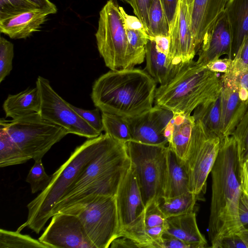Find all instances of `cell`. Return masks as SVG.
<instances>
[{
  "instance_id": "1",
  "label": "cell",
  "mask_w": 248,
  "mask_h": 248,
  "mask_svg": "<svg viewBox=\"0 0 248 248\" xmlns=\"http://www.w3.org/2000/svg\"><path fill=\"white\" fill-rule=\"evenodd\" d=\"M220 140L218 155L211 171L212 197L208 236L213 248H219L223 238L243 228L238 212L242 164L238 143L232 135Z\"/></svg>"
},
{
  "instance_id": "2",
  "label": "cell",
  "mask_w": 248,
  "mask_h": 248,
  "mask_svg": "<svg viewBox=\"0 0 248 248\" xmlns=\"http://www.w3.org/2000/svg\"><path fill=\"white\" fill-rule=\"evenodd\" d=\"M156 83L143 70H110L95 80L91 97L102 112L132 117L152 108Z\"/></svg>"
},
{
  "instance_id": "3",
  "label": "cell",
  "mask_w": 248,
  "mask_h": 248,
  "mask_svg": "<svg viewBox=\"0 0 248 248\" xmlns=\"http://www.w3.org/2000/svg\"><path fill=\"white\" fill-rule=\"evenodd\" d=\"M110 136L106 133L88 139L77 147L68 159L52 174L47 187L29 202L26 221L18 228L21 232L28 227L38 234L52 217L56 204L87 165L102 151Z\"/></svg>"
},
{
  "instance_id": "4",
  "label": "cell",
  "mask_w": 248,
  "mask_h": 248,
  "mask_svg": "<svg viewBox=\"0 0 248 248\" xmlns=\"http://www.w3.org/2000/svg\"><path fill=\"white\" fill-rule=\"evenodd\" d=\"M218 75L193 60L185 63L170 82L156 89L155 105L191 115L198 106L220 95L222 85Z\"/></svg>"
},
{
  "instance_id": "5",
  "label": "cell",
  "mask_w": 248,
  "mask_h": 248,
  "mask_svg": "<svg viewBox=\"0 0 248 248\" xmlns=\"http://www.w3.org/2000/svg\"><path fill=\"white\" fill-rule=\"evenodd\" d=\"M131 164L126 143L110 137L104 149L87 165L61 199L78 193L88 200L99 195L115 197Z\"/></svg>"
},
{
  "instance_id": "6",
  "label": "cell",
  "mask_w": 248,
  "mask_h": 248,
  "mask_svg": "<svg viewBox=\"0 0 248 248\" xmlns=\"http://www.w3.org/2000/svg\"><path fill=\"white\" fill-rule=\"evenodd\" d=\"M145 206L164 196L168 168V146L126 142Z\"/></svg>"
},
{
  "instance_id": "7",
  "label": "cell",
  "mask_w": 248,
  "mask_h": 248,
  "mask_svg": "<svg viewBox=\"0 0 248 248\" xmlns=\"http://www.w3.org/2000/svg\"><path fill=\"white\" fill-rule=\"evenodd\" d=\"M7 131L21 150L34 161L42 159L68 134L66 130L43 118L38 112L5 120Z\"/></svg>"
},
{
  "instance_id": "8",
  "label": "cell",
  "mask_w": 248,
  "mask_h": 248,
  "mask_svg": "<svg viewBox=\"0 0 248 248\" xmlns=\"http://www.w3.org/2000/svg\"><path fill=\"white\" fill-rule=\"evenodd\" d=\"M98 50L110 70L127 69V38L120 6L108 0L99 12L95 34Z\"/></svg>"
},
{
  "instance_id": "9",
  "label": "cell",
  "mask_w": 248,
  "mask_h": 248,
  "mask_svg": "<svg viewBox=\"0 0 248 248\" xmlns=\"http://www.w3.org/2000/svg\"><path fill=\"white\" fill-rule=\"evenodd\" d=\"M220 139L195 121L185 163L189 178V191L199 197L205 191L208 175L216 161Z\"/></svg>"
},
{
  "instance_id": "10",
  "label": "cell",
  "mask_w": 248,
  "mask_h": 248,
  "mask_svg": "<svg viewBox=\"0 0 248 248\" xmlns=\"http://www.w3.org/2000/svg\"><path fill=\"white\" fill-rule=\"evenodd\" d=\"M73 215L81 221L95 248H108L119 236L120 224L115 197L100 195Z\"/></svg>"
},
{
  "instance_id": "11",
  "label": "cell",
  "mask_w": 248,
  "mask_h": 248,
  "mask_svg": "<svg viewBox=\"0 0 248 248\" xmlns=\"http://www.w3.org/2000/svg\"><path fill=\"white\" fill-rule=\"evenodd\" d=\"M40 97L39 114L44 119L65 128L68 134L88 139L98 137L97 132L52 88L49 80L38 76L36 82Z\"/></svg>"
},
{
  "instance_id": "12",
  "label": "cell",
  "mask_w": 248,
  "mask_h": 248,
  "mask_svg": "<svg viewBox=\"0 0 248 248\" xmlns=\"http://www.w3.org/2000/svg\"><path fill=\"white\" fill-rule=\"evenodd\" d=\"M174 113L155 105L150 109L132 117H125L131 140L154 145L167 146Z\"/></svg>"
},
{
  "instance_id": "13",
  "label": "cell",
  "mask_w": 248,
  "mask_h": 248,
  "mask_svg": "<svg viewBox=\"0 0 248 248\" xmlns=\"http://www.w3.org/2000/svg\"><path fill=\"white\" fill-rule=\"evenodd\" d=\"M38 240L48 248H95L78 217L68 213L53 215Z\"/></svg>"
},
{
  "instance_id": "14",
  "label": "cell",
  "mask_w": 248,
  "mask_h": 248,
  "mask_svg": "<svg viewBox=\"0 0 248 248\" xmlns=\"http://www.w3.org/2000/svg\"><path fill=\"white\" fill-rule=\"evenodd\" d=\"M115 199L119 219L120 236L123 232L140 223L145 209L132 164L119 186Z\"/></svg>"
},
{
  "instance_id": "15",
  "label": "cell",
  "mask_w": 248,
  "mask_h": 248,
  "mask_svg": "<svg viewBox=\"0 0 248 248\" xmlns=\"http://www.w3.org/2000/svg\"><path fill=\"white\" fill-rule=\"evenodd\" d=\"M197 53L192 33L188 6L180 1L170 31V44L167 57L169 65L185 64L193 61Z\"/></svg>"
},
{
  "instance_id": "16",
  "label": "cell",
  "mask_w": 248,
  "mask_h": 248,
  "mask_svg": "<svg viewBox=\"0 0 248 248\" xmlns=\"http://www.w3.org/2000/svg\"><path fill=\"white\" fill-rule=\"evenodd\" d=\"M232 43L230 26L224 11L205 35L197 62L206 65L223 55L231 59Z\"/></svg>"
},
{
  "instance_id": "17",
  "label": "cell",
  "mask_w": 248,
  "mask_h": 248,
  "mask_svg": "<svg viewBox=\"0 0 248 248\" xmlns=\"http://www.w3.org/2000/svg\"><path fill=\"white\" fill-rule=\"evenodd\" d=\"M228 0H194L188 8L197 53L206 34L224 12Z\"/></svg>"
},
{
  "instance_id": "18",
  "label": "cell",
  "mask_w": 248,
  "mask_h": 248,
  "mask_svg": "<svg viewBox=\"0 0 248 248\" xmlns=\"http://www.w3.org/2000/svg\"><path fill=\"white\" fill-rule=\"evenodd\" d=\"M50 14L37 9L0 20V32L13 39H25L39 31Z\"/></svg>"
},
{
  "instance_id": "19",
  "label": "cell",
  "mask_w": 248,
  "mask_h": 248,
  "mask_svg": "<svg viewBox=\"0 0 248 248\" xmlns=\"http://www.w3.org/2000/svg\"><path fill=\"white\" fill-rule=\"evenodd\" d=\"M220 99V131L222 139L232 135L247 111L248 104L241 100L238 91L223 86Z\"/></svg>"
},
{
  "instance_id": "20",
  "label": "cell",
  "mask_w": 248,
  "mask_h": 248,
  "mask_svg": "<svg viewBox=\"0 0 248 248\" xmlns=\"http://www.w3.org/2000/svg\"><path fill=\"white\" fill-rule=\"evenodd\" d=\"M225 13L231 31V59H233L248 35V0H228Z\"/></svg>"
},
{
  "instance_id": "21",
  "label": "cell",
  "mask_w": 248,
  "mask_h": 248,
  "mask_svg": "<svg viewBox=\"0 0 248 248\" xmlns=\"http://www.w3.org/2000/svg\"><path fill=\"white\" fill-rule=\"evenodd\" d=\"M165 232L190 245L192 248H202L207 245L198 227L194 211L167 217Z\"/></svg>"
},
{
  "instance_id": "22",
  "label": "cell",
  "mask_w": 248,
  "mask_h": 248,
  "mask_svg": "<svg viewBox=\"0 0 248 248\" xmlns=\"http://www.w3.org/2000/svg\"><path fill=\"white\" fill-rule=\"evenodd\" d=\"M145 50L147 72L156 83L160 85L166 84L170 82L184 64L169 65L167 61V56L158 50L155 43L152 39L148 40Z\"/></svg>"
},
{
  "instance_id": "23",
  "label": "cell",
  "mask_w": 248,
  "mask_h": 248,
  "mask_svg": "<svg viewBox=\"0 0 248 248\" xmlns=\"http://www.w3.org/2000/svg\"><path fill=\"white\" fill-rule=\"evenodd\" d=\"M40 107V97L36 86L15 94H9L2 105L6 117L12 120L39 112Z\"/></svg>"
},
{
  "instance_id": "24",
  "label": "cell",
  "mask_w": 248,
  "mask_h": 248,
  "mask_svg": "<svg viewBox=\"0 0 248 248\" xmlns=\"http://www.w3.org/2000/svg\"><path fill=\"white\" fill-rule=\"evenodd\" d=\"M194 124L192 115L174 113L168 146L184 162Z\"/></svg>"
},
{
  "instance_id": "25",
  "label": "cell",
  "mask_w": 248,
  "mask_h": 248,
  "mask_svg": "<svg viewBox=\"0 0 248 248\" xmlns=\"http://www.w3.org/2000/svg\"><path fill=\"white\" fill-rule=\"evenodd\" d=\"M188 191H190L189 178L186 164L169 148L167 173L164 196L171 197Z\"/></svg>"
},
{
  "instance_id": "26",
  "label": "cell",
  "mask_w": 248,
  "mask_h": 248,
  "mask_svg": "<svg viewBox=\"0 0 248 248\" xmlns=\"http://www.w3.org/2000/svg\"><path fill=\"white\" fill-rule=\"evenodd\" d=\"M229 71L220 78L222 85L237 90L242 101L248 104V64L235 57Z\"/></svg>"
},
{
  "instance_id": "27",
  "label": "cell",
  "mask_w": 248,
  "mask_h": 248,
  "mask_svg": "<svg viewBox=\"0 0 248 248\" xmlns=\"http://www.w3.org/2000/svg\"><path fill=\"white\" fill-rule=\"evenodd\" d=\"M31 159L26 155L8 134L5 120L0 121V167L25 163Z\"/></svg>"
},
{
  "instance_id": "28",
  "label": "cell",
  "mask_w": 248,
  "mask_h": 248,
  "mask_svg": "<svg viewBox=\"0 0 248 248\" xmlns=\"http://www.w3.org/2000/svg\"><path fill=\"white\" fill-rule=\"evenodd\" d=\"M125 28L128 42L126 52L127 68H132L144 62L146 54L145 46L150 36L146 31L126 27Z\"/></svg>"
},
{
  "instance_id": "29",
  "label": "cell",
  "mask_w": 248,
  "mask_h": 248,
  "mask_svg": "<svg viewBox=\"0 0 248 248\" xmlns=\"http://www.w3.org/2000/svg\"><path fill=\"white\" fill-rule=\"evenodd\" d=\"M220 94L217 98L198 106L192 115L195 121H199L208 130L222 138L220 131L221 120Z\"/></svg>"
},
{
  "instance_id": "30",
  "label": "cell",
  "mask_w": 248,
  "mask_h": 248,
  "mask_svg": "<svg viewBox=\"0 0 248 248\" xmlns=\"http://www.w3.org/2000/svg\"><path fill=\"white\" fill-rule=\"evenodd\" d=\"M198 197L190 191L171 197L162 196L157 200L160 209L167 217L194 211Z\"/></svg>"
},
{
  "instance_id": "31",
  "label": "cell",
  "mask_w": 248,
  "mask_h": 248,
  "mask_svg": "<svg viewBox=\"0 0 248 248\" xmlns=\"http://www.w3.org/2000/svg\"><path fill=\"white\" fill-rule=\"evenodd\" d=\"M166 224L153 227H140L123 232L120 236H126L135 241L140 248H163L162 235Z\"/></svg>"
},
{
  "instance_id": "32",
  "label": "cell",
  "mask_w": 248,
  "mask_h": 248,
  "mask_svg": "<svg viewBox=\"0 0 248 248\" xmlns=\"http://www.w3.org/2000/svg\"><path fill=\"white\" fill-rule=\"evenodd\" d=\"M150 39L170 36V30L161 0H153L149 12Z\"/></svg>"
},
{
  "instance_id": "33",
  "label": "cell",
  "mask_w": 248,
  "mask_h": 248,
  "mask_svg": "<svg viewBox=\"0 0 248 248\" xmlns=\"http://www.w3.org/2000/svg\"><path fill=\"white\" fill-rule=\"evenodd\" d=\"M104 131L112 138L126 142L131 140L129 128L125 117L102 112Z\"/></svg>"
},
{
  "instance_id": "34",
  "label": "cell",
  "mask_w": 248,
  "mask_h": 248,
  "mask_svg": "<svg viewBox=\"0 0 248 248\" xmlns=\"http://www.w3.org/2000/svg\"><path fill=\"white\" fill-rule=\"evenodd\" d=\"M0 248H48V247L29 235L19 231L0 230Z\"/></svg>"
},
{
  "instance_id": "35",
  "label": "cell",
  "mask_w": 248,
  "mask_h": 248,
  "mask_svg": "<svg viewBox=\"0 0 248 248\" xmlns=\"http://www.w3.org/2000/svg\"><path fill=\"white\" fill-rule=\"evenodd\" d=\"M167 217L159 207L157 200L148 203L145 206L142 218L139 223L122 232L133 230L140 227H153L166 224Z\"/></svg>"
},
{
  "instance_id": "36",
  "label": "cell",
  "mask_w": 248,
  "mask_h": 248,
  "mask_svg": "<svg viewBox=\"0 0 248 248\" xmlns=\"http://www.w3.org/2000/svg\"><path fill=\"white\" fill-rule=\"evenodd\" d=\"M34 161L26 179V181L30 185L32 194L44 191L52 178V175H49L46 173L42 159Z\"/></svg>"
},
{
  "instance_id": "37",
  "label": "cell",
  "mask_w": 248,
  "mask_h": 248,
  "mask_svg": "<svg viewBox=\"0 0 248 248\" xmlns=\"http://www.w3.org/2000/svg\"><path fill=\"white\" fill-rule=\"evenodd\" d=\"M37 9L29 0H0V20Z\"/></svg>"
},
{
  "instance_id": "38",
  "label": "cell",
  "mask_w": 248,
  "mask_h": 248,
  "mask_svg": "<svg viewBox=\"0 0 248 248\" xmlns=\"http://www.w3.org/2000/svg\"><path fill=\"white\" fill-rule=\"evenodd\" d=\"M232 135L237 142L240 158L243 164L248 158V108Z\"/></svg>"
},
{
  "instance_id": "39",
  "label": "cell",
  "mask_w": 248,
  "mask_h": 248,
  "mask_svg": "<svg viewBox=\"0 0 248 248\" xmlns=\"http://www.w3.org/2000/svg\"><path fill=\"white\" fill-rule=\"evenodd\" d=\"M14 45L4 37L0 38V83L9 75L13 69Z\"/></svg>"
},
{
  "instance_id": "40",
  "label": "cell",
  "mask_w": 248,
  "mask_h": 248,
  "mask_svg": "<svg viewBox=\"0 0 248 248\" xmlns=\"http://www.w3.org/2000/svg\"><path fill=\"white\" fill-rule=\"evenodd\" d=\"M73 109L89 124L97 132L102 134L104 131L102 113L100 109L96 108L93 110H87L79 108L70 104Z\"/></svg>"
},
{
  "instance_id": "41",
  "label": "cell",
  "mask_w": 248,
  "mask_h": 248,
  "mask_svg": "<svg viewBox=\"0 0 248 248\" xmlns=\"http://www.w3.org/2000/svg\"><path fill=\"white\" fill-rule=\"evenodd\" d=\"M153 0H132L134 13L143 25L148 34L149 31V12ZM149 35V34H148Z\"/></svg>"
},
{
  "instance_id": "42",
  "label": "cell",
  "mask_w": 248,
  "mask_h": 248,
  "mask_svg": "<svg viewBox=\"0 0 248 248\" xmlns=\"http://www.w3.org/2000/svg\"><path fill=\"white\" fill-rule=\"evenodd\" d=\"M170 31L177 13L181 0H161Z\"/></svg>"
},
{
  "instance_id": "43",
  "label": "cell",
  "mask_w": 248,
  "mask_h": 248,
  "mask_svg": "<svg viewBox=\"0 0 248 248\" xmlns=\"http://www.w3.org/2000/svg\"><path fill=\"white\" fill-rule=\"evenodd\" d=\"M238 212L242 227L248 229V195L242 189L238 202Z\"/></svg>"
},
{
  "instance_id": "44",
  "label": "cell",
  "mask_w": 248,
  "mask_h": 248,
  "mask_svg": "<svg viewBox=\"0 0 248 248\" xmlns=\"http://www.w3.org/2000/svg\"><path fill=\"white\" fill-rule=\"evenodd\" d=\"M232 61V59L228 57L222 59L219 58L209 62L205 66L208 69L213 72L224 74L230 69Z\"/></svg>"
},
{
  "instance_id": "45",
  "label": "cell",
  "mask_w": 248,
  "mask_h": 248,
  "mask_svg": "<svg viewBox=\"0 0 248 248\" xmlns=\"http://www.w3.org/2000/svg\"><path fill=\"white\" fill-rule=\"evenodd\" d=\"M163 248H192L178 238L165 232L162 235Z\"/></svg>"
},
{
  "instance_id": "46",
  "label": "cell",
  "mask_w": 248,
  "mask_h": 248,
  "mask_svg": "<svg viewBox=\"0 0 248 248\" xmlns=\"http://www.w3.org/2000/svg\"><path fill=\"white\" fill-rule=\"evenodd\" d=\"M109 248H140L139 244L134 240L126 236H120L115 238L111 243Z\"/></svg>"
},
{
  "instance_id": "47",
  "label": "cell",
  "mask_w": 248,
  "mask_h": 248,
  "mask_svg": "<svg viewBox=\"0 0 248 248\" xmlns=\"http://www.w3.org/2000/svg\"><path fill=\"white\" fill-rule=\"evenodd\" d=\"M150 39H152L155 41L158 50L167 56L170 47V36H158Z\"/></svg>"
},
{
  "instance_id": "48",
  "label": "cell",
  "mask_w": 248,
  "mask_h": 248,
  "mask_svg": "<svg viewBox=\"0 0 248 248\" xmlns=\"http://www.w3.org/2000/svg\"><path fill=\"white\" fill-rule=\"evenodd\" d=\"M40 9L46 10L50 12L51 14H55L57 9L55 5L49 0H29Z\"/></svg>"
},
{
  "instance_id": "49",
  "label": "cell",
  "mask_w": 248,
  "mask_h": 248,
  "mask_svg": "<svg viewBox=\"0 0 248 248\" xmlns=\"http://www.w3.org/2000/svg\"><path fill=\"white\" fill-rule=\"evenodd\" d=\"M241 189L248 195V163L242 164L240 174Z\"/></svg>"
},
{
  "instance_id": "50",
  "label": "cell",
  "mask_w": 248,
  "mask_h": 248,
  "mask_svg": "<svg viewBox=\"0 0 248 248\" xmlns=\"http://www.w3.org/2000/svg\"><path fill=\"white\" fill-rule=\"evenodd\" d=\"M235 57L240 58L243 62L248 64V35Z\"/></svg>"
},
{
  "instance_id": "51",
  "label": "cell",
  "mask_w": 248,
  "mask_h": 248,
  "mask_svg": "<svg viewBox=\"0 0 248 248\" xmlns=\"http://www.w3.org/2000/svg\"><path fill=\"white\" fill-rule=\"evenodd\" d=\"M236 233L241 240L244 248H248V229L243 227Z\"/></svg>"
},
{
  "instance_id": "52",
  "label": "cell",
  "mask_w": 248,
  "mask_h": 248,
  "mask_svg": "<svg viewBox=\"0 0 248 248\" xmlns=\"http://www.w3.org/2000/svg\"><path fill=\"white\" fill-rule=\"evenodd\" d=\"M194 0H181L182 2L185 3L189 7L191 5Z\"/></svg>"
},
{
  "instance_id": "53",
  "label": "cell",
  "mask_w": 248,
  "mask_h": 248,
  "mask_svg": "<svg viewBox=\"0 0 248 248\" xmlns=\"http://www.w3.org/2000/svg\"><path fill=\"white\" fill-rule=\"evenodd\" d=\"M121 1L127 3L129 4H130L131 6L132 5V0H121Z\"/></svg>"
},
{
  "instance_id": "54",
  "label": "cell",
  "mask_w": 248,
  "mask_h": 248,
  "mask_svg": "<svg viewBox=\"0 0 248 248\" xmlns=\"http://www.w3.org/2000/svg\"><path fill=\"white\" fill-rule=\"evenodd\" d=\"M245 162H247V163H248V159L246 160V161Z\"/></svg>"
}]
</instances>
